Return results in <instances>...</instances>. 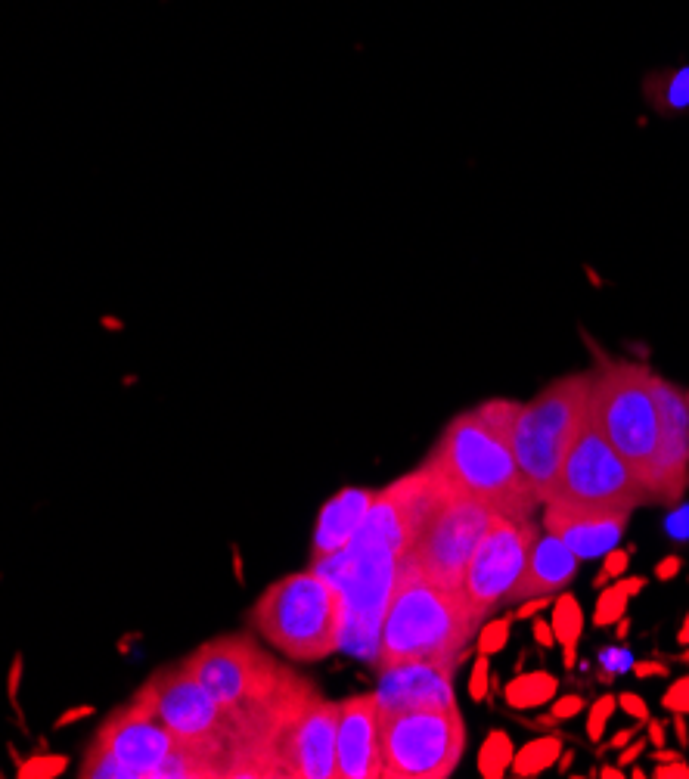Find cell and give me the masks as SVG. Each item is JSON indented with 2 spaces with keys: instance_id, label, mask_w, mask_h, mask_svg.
I'll use <instances>...</instances> for the list:
<instances>
[{
  "instance_id": "obj_1",
  "label": "cell",
  "mask_w": 689,
  "mask_h": 779,
  "mask_svg": "<svg viewBox=\"0 0 689 779\" xmlns=\"http://www.w3.org/2000/svg\"><path fill=\"white\" fill-rule=\"evenodd\" d=\"M516 410V401L497 398L454 416L429 460L460 497L509 519H528L537 500L525 485L509 444Z\"/></svg>"
},
{
  "instance_id": "obj_2",
  "label": "cell",
  "mask_w": 689,
  "mask_h": 779,
  "mask_svg": "<svg viewBox=\"0 0 689 779\" xmlns=\"http://www.w3.org/2000/svg\"><path fill=\"white\" fill-rule=\"evenodd\" d=\"M478 624L485 621L469 609L463 590L435 584L416 568L398 562V575L379 624L376 665L438 662L454 668Z\"/></svg>"
},
{
  "instance_id": "obj_3",
  "label": "cell",
  "mask_w": 689,
  "mask_h": 779,
  "mask_svg": "<svg viewBox=\"0 0 689 779\" xmlns=\"http://www.w3.org/2000/svg\"><path fill=\"white\" fill-rule=\"evenodd\" d=\"M249 621L267 643L295 662H320L342 646L345 606L323 575L298 572L267 587Z\"/></svg>"
},
{
  "instance_id": "obj_4",
  "label": "cell",
  "mask_w": 689,
  "mask_h": 779,
  "mask_svg": "<svg viewBox=\"0 0 689 779\" xmlns=\"http://www.w3.org/2000/svg\"><path fill=\"white\" fill-rule=\"evenodd\" d=\"M590 419L634 469L652 500V472L658 457V432H662L655 373L646 364L599 357V367L590 370Z\"/></svg>"
},
{
  "instance_id": "obj_5",
  "label": "cell",
  "mask_w": 689,
  "mask_h": 779,
  "mask_svg": "<svg viewBox=\"0 0 689 779\" xmlns=\"http://www.w3.org/2000/svg\"><path fill=\"white\" fill-rule=\"evenodd\" d=\"M81 776H224V764L181 742L131 699L97 733Z\"/></svg>"
},
{
  "instance_id": "obj_6",
  "label": "cell",
  "mask_w": 689,
  "mask_h": 779,
  "mask_svg": "<svg viewBox=\"0 0 689 779\" xmlns=\"http://www.w3.org/2000/svg\"><path fill=\"white\" fill-rule=\"evenodd\" d=\"M590 416V373L550 382L534 401L522 404L509 426V444L525 485L537 503H547L565 454Z\"/></svg>"
},
{
  "instance_id": "obj_7",
  "label": "cell",
  "mask_w": 689,
  "mask_h": 779,
  "mask_svg": "<svg viewBox=\"0 0 689 779\" xmlns=\"http://www.w3.org/2000/svg\"><path fill=\"white\" fill-rule=\"evenodd\" d=\"M463 748L466 727L457 705L379 714L382 776L388 779H444L457 770Z\"/></svg>"
},
{
  "instance_id": "obj_8",
  "label": "cell",
  "mask_w": 689,
  "mask_h": 779,
  "mask_svg": "<svg viewBox=\"0 0 689 779\" xmlns=\"http://www.w3.org/2000/svg\"><path fill=\"white\" fill-rule=\"evenodd\" d=\"M643 500H649L646 485L587 416L572 451L559 466L547 503L593 509V513H631Z\"/></svg>"
},
{
  "instance_id": "obj_9",
  "label": "cell",
  "mask_w": 689,
  "mask_h": 779,
  "mask_svg": "<svg viewBox=\"0 0 689 779\" xmlns=\"http://www.w3.org/2000/svg\"><path fill=\"white\" fill-rule=\"evenodd\" d=\"M134 702L143 705L181 742L218 758L227 770V758L236 742L233 721L215 702V696L202 686V680L190 671L187 662H177L159 671L153 680H146V686L134 696Z\"/></svg>"
},
{
  "instance_id": "obj_10",
  "label": "cell",
  "mask_w": 689,
  "mask_h": 779,
  "mask_svg": "<svg viewBox=\"0 0 689 779\" xmlns=\"http://www.w3.org/2000/svg\"><path fill=\"white\" fill-rule=\"evenodd\" d=\"M491 516L494 513L488 506L454 494L451 500H444L435 509L423 528H419L401 565L416 568L419 575L432 578L435 584L463 590L469 556L478 544V537H482V531L488 528Z\"/></svg>"
},
{
  "instance_id": "obj_11",
  "label": "cell",
  "mask_w": 689,
  "mask_h": 779,
  "mask_svg": "<svg viewBox=\"0 0 689 779\" xmlns=\"http://www.w3.org/2000/svg\"><path fill=\"white\" fill-rule=\"evenodd\" d=\"M537 537H541V531L531 519H509L500 513L491 516L463 575V596L482 621L500 603H506L513 587L519 584Z\"/></svg>"
},
{
  "instance_id": "obj_12",
  "label": "cell",
  "mask_w": 689,
  "mask_h": 779,
  "mask_svg": "<svg viewBox=\"0 0 689 779\" xmlns=\"http://www.w3.org/2000/svg\"><path fill=\"white\" fill-rule=\"evenodd\" d=\"M339 702L311 693L264 739V761L271 776L333 779L336 776Z\"/></svg>"
},
{
  "instance_id": "obj_13",
  "label": "cell",
  "mask_w": 689,
  "mask_h": 779,
  "mask_svg": "<svg viewBox=\"0 0 689 779\" xmlns=\"http://www.w3.org/2000/svg\"><path fill=\"white\" fill-rule=\"evenodd\" d=\"M658 398V457L652 472V500H680L689 485V395L655 373Z\"/></svg>"
},
{
  "instance_id": "obj_14",
  "label": "cell",
  "mask_w": 689,
  "mask_h": 779,
  "mask_svg": "<svg viewBox=\"0 0 689 779\" xmlns=\"http://www.w3.org/2000/svg\"><path fill=\"white\" fill-rule=\"evenodd\" d=\"M336 776L339 779H379L382 776L376 696H354L339 705Z\"/></svg>"
},
{
  "instance_id": "obj_15",
  "label": "cell",
  "mask_w": 689,
  "mask_h": 779,
  "mask_svg": "<svg viewBox=\"0 0 689 779\" xmlns=\"http://www.w3.org/2000/svg\"><path fill=\"white\" fill-rule=\"evenodd\" d=\"M451 665L438 662H404L382 668V680L376 689L379 714L410 711V708H447L454 705Z\"/></svg>"
},
{
  "instance_id": "obj_16",
  "label": "cell",
  "mask_w": 689,
  "mask_h": 779,
  "mask_svg": "<svg viewBox=\"0 0 689 779\" xmlns=\"http://www.w3.org/2000/svg\"><path fill=\"white\" fill-rule=\"evenodd\" d=\"M627 519L631 513H593V509L562 503H547L544 509L547 531H553L578 559H596L615 550L624 537Z\"/></svg>"
},
{
  "instance_id": "obj_17",
  "label": "cell",
  "mask_w": 689,
  "mask_h": 779,
  "mask_svg": "<svg viewBox=\"0 0 689 779\" xmlns=\"http://www.w3.org/2000/svg\"><path fill=\"white\" fill-rule=\"evenodd\" d=\"M578 575V556L568 550L553 531L541 534L531 547L525 572L509 599H531V596H553L572 584Z\"/></svg>"
},
{
  "instance_id": "obj_18",
  "label": "cell",
  "mask_w": 689,
  "mask_h": 779,
  "mask_svg": "<svg viewBox=\"0 0 689 779\" xmlns=\"http://www.w3.org/2000/svg\"><path fill=\"white\" fill-rule=\"evenodd\" d=\"M373 500H376V494L364 491V488H345L329 500L323 506L320 519H317L314 559H323V556H333V553L345 550L351 544V537L357 534V528L364 525Z\"/></svg>"
},
{
  "instance_id": "obj_19",
  "label": "cell",
  "mask_w": 689,
  "mask_h": 779,
  "mask_svg": "<svg viewBox=\"0 0 689 779\" xmlns=\"http://www.w3.org/2000/svg\"><path fill=\"white\" fill-rule=\"evenodd\" d=\"M646 100L658 115H680L689 109V63L658 69L646 78Z\"/></svg>"
},
{
  "instance_id": "obj_20",
  "label": "cell",
  "mask_w": 689,
  "mask_h": 779,
  "mask_svg": "<svg viewBox=\"0 0 689 779\" xmlns=\"http://www.w3.org/2000/svg\"><path fill=\"white\" fill-rule=\"evenodd\" d=\"M553 634L559 640V646L565 649V668L575 665V646H578V637H581V627H584V615H581V606L578 599L572 593H565L556 599V609H553Z\"/></svg>"
},
{
  "instance_id": "obj_21",
  "label": "cell",
  "mask_w": 689,
  "mask_h": 779,
  "mask_svg": "<svg viewBox=\"0 0 689 779\" xmlns=\"http://www.w3.org/2000/svg\"><path fill=\"white\" fill-rule=\"evenodd\" d=\"M556 689H559V683L547 671L522 674L506 686V702L513 708H534V705H544V702L556 699Z\"/></svg>"
},
{
  "instance_id": "obj_22",
  "label": "cell",
  "mask_w": 689,
  "mask_h": 779,
  "mask_svg": "<svg viewBox=\"0 0 689 779\" xmlns=\"http://www.w3.org/2000/svg\"><path fill=\"white\" fill-rule=\"evenodd\" d=\"M559 752H562V739H556V736L534 739V742H528L522 752L513 758V773H516V776H537V773H544L547 767L556 764Z\"/></svg>"
},
{
  "instance_id": "obj_23",
  "label": "cell",
  "mask_w": 689,
  "mask_h": 779,
  "mask_svg": "<svg viewBox=\"0 0 689 779\" xmlns=\"http://www.w3.org/2000/svg\"><path fill=\"white\" fill-rule=\"evenodd\" d=\"M646 587L643 578H627V581H618L603 590V596H599V606H596V624H615L624 609H627V599H631L634 593H640Z\"/></svg>"
},
{
  "instance_id": "obj_24",
  "label": "cell",
  "mask_w": 689,
  "mask_h": 779,
  "mask_svg": "<svg viewBox=\"0 0 689 779\" xmlns=\"http://www.w3.org/2000/svg\"><path fill=\"white\" fill-rule=\"evenodd\" d=\"M513 764V742H509L506 733H491L478 752V770L488 779H497L506 773V767Z\"/></svg>"
},
{
  "instance_id": "obj_25",
  "label": "cell",
  "mask_w": 689,
  "mask_h": 779,
  "mask_svg": "<svg viewBox=\"0 0 689 779\" xmlns=\"http://www.w3.org/2000/svg\"><path fill=\"white\" fill-rule=\"evenodd\" d=\"M615 705H618L615 696H603V699H596V702H593L590 717H587V736H590L593 742H596L599 736H603V727H606V721H609V714L615 711Z\"/></svg>"
},
{
  "instance_id": "obj_26",
  "label": "cell",
  "mask_w": 689,
  "mask_h": 779,
  "mask_svg": "<svg viewBox=\"0 0 689 779\" xmlns=\"http://www.w3.org/2000/svg\"><path fill=\"white\" fill-rule=\"evenodd\" d=\"M506 637H509V621H491L485 624L482 637H478V652L482 655H494L506 646Z\"/></svg>"
},
{
  "instance_id": "obj_27",
  "label": "cell",
  "mask_w": 689,
  "mask_h": 779,
  "mask_svg": "<svg viewBox=\"0 0 689 779\" xmlns=\"http://www.w3.org/2000/svg\"><path fill=\"white\" fill-rule=\"evenodd\" d=\"M66 770V758H32V761H25L22 767H19V776L22 779H44V776H59Z\"/></svg>"
},
{
  "instance_id": "obj_28",
  "label": "cell",
  "mask_w": 689,
  "mask_h": 779,
  "mask_svg": "<svg viewBox=\"0 0 689 779\" xmlns=\"http://www.w3.org/2000/svg\"><path fill=\"white\" fill-rule=\"evenodd\" d=\"M662 705H665L668 711H674V714H689V674L680 677V680L668 689L665 699H662Z\"/></svg>"
},
{
  "instance_id": "obj_29",
  "label": "cell",
  "mask_w": 689,
  "mask_h": 779,
  "mask_svg": "<svg viewBox=\"0 0 689 779\" xmlns=\"http://www.w3.org/2000/svg\"><path fill=\"white\" fill-rule=\"evenodd\" d=\"M485 696H488V655L478 652L472 665V699H485Z\"/></svg>"
},
{
  "instance_id": "obj_30",
  "label": "cell",
  "mask_w": 689,
  "mask_h": 779,
  "mask_svg": "<svg viewBox=\"0 0 689 779\" xmlns=\"http://www.w3.org/2000/svg\"><path fill=\"white\" fill-rule=\"evenodd\" d=\"M627 550H609L606 553V565H603V578H599V584H606L609 578H621L624 568H627Z\"/></svg>"
},
{
  "instance_id": "obj_31",
  "label": "cell",
  "mask_w": 689,
  "mask_h": 779,
  "mask_svg": "<svg viewBox=\"0 0 689 779\" xmlns=\"http://www.w3.org/2000/svg\"><path fill=\"white\" fill-rule=\"evenodd\" d=\"M581 708H584V699H581V696H565V699H556V702H553V717H556V721H565V717H575Z\"/></svg>"
},
{
  "instance_id": "obj_32",
  "label": "cell",
  "mask_w": 689,
  "mask_h": 779,
  "mask_svg": "<svg viewBox=\"0 0 689 779\" xmlns=\"http://www.w3.org/2000/svg\"><path fill=\"white\" fill-rule=\"evenodd\" d=\"M618 705L631 714V717H637V721H646L649 717V708H646V702L640 699V696H634V693H624V696H618Z\"/></svg>"
},
{
  "instance_id": "obj_33",
  "label": "cell",
  "mask_w": 689,
  "mask_h": 779,
  "mask_svg": "<svg viewBox=\"0 0 689 779\" xmlns=\"http://www.w3.org/2000/svg\"><path fill=\"white\" fill-rule=\"evenodd\" d=\"M655 776L658 779H689V767L683 761H665V764H658Z\"/></svg>"
},
{
  "instance_id": "obj_34",
  "label": "cell",
  "mask_w": 689,
  "mask_h": 779,
  "mask_svg": "<svg viewBox=\"0 0 689 779\" xmlns=\"http://www.w3.org/2000/svg\"><path fill=\"white\" fill-rule=\"evenodd\" d=\"M603 665H606V671H609V674H615V671H621V668H627V665H631V655H627L624 649H621V652L609 649V652L603 655Z\"/></svg>"
},
{
  "instance_id": "obj_35",
  "label": "cell",
  "mask_w": 689,
  "mask_h": 779,
  "mask_svg": "<svg viewBox=\"0 0 689 779\" xmlns=\"http://www.w3.org/2000/svg\"><path fill=\"white\" fill-rule=\"evenodd\" d=\"M680 568H683V559H680V556H668V559H662V562H658L655 575L662 578V581H671V578L680 572Z\"/></svg>"
},
{
  "instance_id": "obj_36",
  "label": "cell",
  "mask_w": 689,
  "mask_h": 779,
  "mask_svg": "<svg viewBox=\"0 0 689 779\" xmlns=\"http://www.w3.org/2000/svg\"><path fill=\"white\" fill-rule=\"evenodd\" d=\"M547 606H550V596H531V599H525V603L519 606V618H531L537 612H544Z\"/></svg>"
},
{
  "instance_id": "obj_37",
  "label": "cell",
  "mask_w": 689,
  "mask_h": 779,
  "mask_svg": "<svg viewBox=\"0 0 689 779\" xmlns=\"http://www.w3.org/2000/svg\"><path fill=\"white\" fill-rule=\"evenodd\" d=\"M671 531L677 537H689V509H680V513L671 519Z\"/></svg>"
},
{
  "instance_id": "obj_38",
  "label": "cell",
  "mask_w": 689,
  "mask_h": 779,
  "mask_svg": "<svg viewBox=\"0 0 689 779\" xmlns=\"http://www.w3.org/2000/svg\"><path fill=\"white\" fill-rule=\"evenodd\" d=\"M534 637H537V643H544V646H550V643L556 640V634H553V624H544V621H537V624H534Z\"/></svg>"
},
{
  "instance_id": "obj_39",
  "label": "cell",
  "mask_w": 689,
  "mask_h": 779,
  "mask_svg": "<svg viewBox=\"0 0 689 779\" xmlns=\"http://www.w3.org/2000/svg\"><path fill=\"white\" fill-rule=\"evenodd\" d=\"M646 748V739H640V742H634V745H627L624 752H621V764L627 767V764H634L637 758H640V752Z\"/></svg>"
},
{
  "instance_id": "obj_40",
  "label": "cell",
  "mask_w": 689,
  "mask_h": 779,
  "mask_svg": "<svg viewBox=\"0 0 689 779\" xmlns=\"http://www.w3.org/2000/svg\"><path fill=\"white\" fill-rule=\"evenodd\" d=\"M655 674H668V665H655V662L637 665V677H655Z\"/></svg>"
},
{
  "instance_id": "obj_41",
  "label": "cell",
  "mask_w": 689,
  "mask_h": 779,
  "mask_svg": "<svg viewBox=\"0 0 689 779\" xmlns=\"http://www.w3.org/2000/svg\"><path fill=\"white\" fill-rule=\"evenodd\" d=\"M649 739H652L655 748H665V730H662V724H658V721L649 724Z\"/></svg>"
},
{
  "instance_id": "obj_42",
  "label": "cell",
  "mask_w": 689,
  "mask_h": 779,
  "mask_svg": "<svg viewBox=\"0 0 689 779\" xmlns=\"http://www.w3.org/2000/svg\"><path fill=\"white\" fill-rule=\"evenodd\" d=\"M631 736H634V730H624V733H618V736L612 739V748H624L627 742H631Z\"/></svg>"
},
{
  "instance_id": "obj_43",
  "label": "cell",
  "mask_w": 689,
  "mask_h": 779,
  "mask_svg": "<svg viewBox=\"0 0 689 779\" xmlns=\"http://www.w3.org/2000/svg\"><path fill=\"white\" fill-rule=\"evenodd\" d=\"M677 643H680V646H689V615L683 618V627H680V634H677Z\"/></svg>"
},
{
  "instance_id": "obj_44",
  "label": "cell",
  "mask_w": 689,
  "mask_h": 779,
  "mask_svg": "<svg viewBox=\"0 0 689 779\" xmlns=\"http://www.w3.org/2000/svg\"><path fill=\"white\" fill-rule=\"evenodd\" d=\"M677 736H680V745H686L689 742V736H686V724H683V714H677Z\"/></svg>"
},
{
  "instance_id": "obj_45",
  "label": "cell",
  "mask_w": 689,
  "mask_h": 779,
  "mask_svg": "<svg viewBox=\"0 0 689 779\" xmlns=\"http://www.w3.org/2000/svg\"><path fill=\"white\" fill-rule=\"evenodd\" d=\"M655 758L662 761V764H665V761H680V755H677V752H658Z\"/></svg>"
},
{
  "instance_id": "obj_46",
  "label": "cell",
  "mask_w": 689,
  "mask_h": 779,
  "mask_svg": "<svg viewBox=\"0 0 689 779\" xmlns=\"http://www.w3.org/2000/svg\"><path fill=\"white\" fill-rule=\"evenodd\" d=\"M603 776H606V779H615V776H621V773H618L615 767H603Z\"/></svg>"
},
{
  "instance_id": "obj_47",
  "label": "cell",
  "mask_w": 689,
  "mask_h": 779,
  "mask_svg": "<svg viewBox=\"0 0 689 779\" xmlns=\"http://www.w3.org/2000/svg\"><path fill=\"white\" fill-rule=\"evenodd\" d=\"M683 662H689V652H686V655H683Z\"/></svg>"
}]
</instances>
